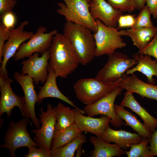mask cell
Instances as JSON below:
<instances>
[{"label":"cell","instance_id":"obj_28","mask_svg":"<svg viewBox=\"0 0 157 157\" xmlns=\"http://www.w3.org/2000/svg\"><path fill=\"white\" fill-rule=\"evenodd\" d=\"M150 138L143 137L140 142L132 145L129 151H125L128 157H153L147 145Z\"/></svg>","mask_w":157,"mask_h":157},{"label":"cell","instance_id":"obj_18","mask_svg":"<svg viewBox=\"0 0 157 157\" xmlns=\"http://www.w3.org/2000/svg\"><path fill=\"white\" fill-rule=\"evenodd\" d=\"M142 138L138 133H132L122 129L113 130L109 124L100 138L108 143L113 142L118 145L121 148L126 150L132 145L139 143Z\"/></svg>","mask_w":157,"mask_h":157},{"label":"cell","instance_id":"obj_3","mask_svg":"<svg viewBox=\"0 0 157 157\" xmlns=\"http://www.w3.org/2000/svg\"><path fill=\"white\" fill-rule=\"evenodd\" d=\"M122 78L109 83H103L95 78H82L76 82L73 88L77 99L84 104L90 105L120 87Z\"/></svg>","mask_w":157,"mask_h":157},{"label":"cell","instance_id":"obj_30","mask_svg":"<svg viewBox=\"0 0 157 157\" xmlns=\"http://www.w3.org/2000/svg\"><path fill=\"white\" fill-rule=\"evenodd\" d=\"M108 3L115 9L123 12L131 13L135 6L133 0H107Z\"/></svg>","mask_w":157,"mask_h":157},{"label":"cell","instance_id":"obj_10","mask_svg":"<svg viewBox=\"0 0 157 157\" xmlns=\"http://www.w3.org/2000/svg\"><path fill=\"white\" fill-rule=\"evenodd\" d=\"M123 89L119 87L113 91L94 103L86 105L83 110L84 114L93 117L98 115L107 116L111 119L110 123L115 127L125 124L122 119L118 118L114 110V102L117 96L120 95Z\"/></svg>","mask_w":157,"mask_h":157},{"label":"cell","instance_id":"obj_12","mask_svg":"<svg viewBox=\"0 0 157 157\" xmlns=\"http://www.w3.org/2000/svg\"><path fill=\"white\" fill-rule=\"evenodd\" d=\"M41 54L39 57V53H35L21 63L22 66L21 74L31 77L36 85L45 83L48 75L49 50Z\"/></svg>","mask_w":157,"mask_h":157},{"label":"cell","instance_id":"obj_11","mask_svg":"<svg viewBox=\"0 0 157 157\" xmlns=\"http://www.w3.org/2000/svg\"><path fill=\"white\" fill-rule=\"evenodd\" d=\"M28 24L27 20L22 22L16 28L10 30L8 39L4 44L2 49L1 57L3 58L0 68V74L8 76L6 65L9 60L13 56L18 48L22 43L29 40L33 35L32 31H24L25 27Z\"/></svg>","mask_w":157,"mask_h":157},{"label":"cell","instance_id":"obj_36","mask_svg":"<svg viewBox=\"0 0 157 157\" xmlns=\"http://www.w3.org/2000/svg\"><path fill=\"white\" fill-rule=\"evenodd\" d=\"M10 30L6 29L1 22L0 23V63L2 62L1 53L6 40L8 39Z\"/></svg>","mask_w":157,"mask_h":157},{"label":"cell","instance_id":"obj_5","mask_svg":"<svg viewBox=\"0 0 157 157\" xmlns=\"http://www.w3.org/2000/svg\"><path fill=\"white\" fill-rule=\"evenodd\" d=\"M96 20L97 30L93 34L96 44L95 57L108 55L126 46V43L121 37L125 36V30L118 31L117 28L107 26L100 20Z\"/></svg>","mask_w":157,"mask_h":157},{"label":"cell","instance_id":"obj_35","mask_svg":"<svg viewBox=\"0 0 157 157\" xmlns=\"http://www.w3.org/2000/svg\"><path fill=\"white\" fill-rule=\"evenodd\" d=\"M2 22L5 27L10 30L14 28L16 18L15 15L12 11L5 14L1 19Z\"/></svg>","mask_w":157,"mask_h":157},{"label":"cell","instance_id":"obj_16","mask_svg":"<svg viewBox=\"0 0 157 157\" xmlns=\"http://www.w3.org/2000/svg\"><path fill=\"white\" fill-rule=\"evenodd\" d=\"M75 123L82 132L93 134L97 137L101 138L107 126L109 124L111 119L109 117L101 115L99 118H93L83 115V110L75 108Z\"/></svg>","mask_w":157,"mask_h":157},{"label":"cell","instance_id":"obj_8","mask_svg":"<svg viewBox=\"0 0 157 157\" xmlns=\"http://www.w3.org/2000/svg\"><path fill=\"white\" fill-rule=\"evenodd\" d=\"M47 31L46 27H39L28 41L20 46L13 56L14 60L18 61L26 57L29 58L35 53L42 54L49 50L53 37L58 32L56 29L45 33Z\"/></svg>","mask_w":157,"mask_h":157},{"label":"cell","instance_id":"obj_23","mask_svg":"<svg viewBox=\"0 0 157 157\" xmlns=\"http://www.w3.org/2000/svg\"><path fill=\"white\" fill-rule=\"evenodd\" d=\"M114 110L117 117L125 121V125L129 126L143 137L151 138L152 133L136 117L121 105L114 104Z\"/></svg>","mask_w":157,"mask_h":157},{"label":"cell","instance_id":"obj_32","mask_svg":"<svg viewBox=\"0 0 157 157\" xmlns=\"http://www.w3.org/2000/svg\"><path fill=\"white\" fill-rule=\"evenodd\" d=\"M28 154L24 157H51V151L45 148L33 146L28 148Z\"/></svg>","mask_w":157,"mask_h":157},{"label":"cell","instance_id":"obj_14","mask_svg":"<svg viewBox=\"0 0 157 157\" xmlns=\"http://www.w3.org/2000/svg\"><path fill=\"white\" fill-rule=\"evenodd\" d=\"M13 76L21 86L24 92L25 102V117L31 119L35 127L39 129L40 123L35 111L37 94L34 89L32 78L27 75H22L18 72H15Z\"/></svg>","mask_w":157,"mask_h":157},{"label":"cell","instance_id":"obj_7","mask_svg":"<svg viewBox=\"0 0 157 157\" xmlns=\"http://www.w3.org/2000/svg\"><path fill=\"white\" fill-rule=\"evenodd\" d=\"M29 121V119L25 117L17 122H10L3 138L4 143L0 146L2 148L9 150L10 156L16 157V151L19 148L37 146L27 131V127Z\"/></svg>","mask_w":157,"mask_h":157},{"label":"cell","instance_id":"obj_4","mask_svg":"<svg viewBox=\"0 0 157 157\" xmlns=\"http://www.w3.org/2000/svg\"><path fill=\"white\" fill-rule=\"evenodd\" d=\"M64 3H58L59 7L57 13L65 17L66 21L81 25L91 30L94 33L97 30L96 20L92 17L89 5L87 0H61Z\"/></svg>","mask_w":157,"mask_h":157},{"label":"cell","instance_id":"obj_13","mask_svg":"<svg viewBox=\"0 0 157 157\" xmlns=\"http://www.w3.org/2000/svg\"><path fill=\"white\" fill-rule=\"evenodd\" d=\"M12 82L8 76L0 74V117L6 113L8 117H11L12 110L15 107H17L20 110L22 116L25 117L24 97L18 96L14 92L11 86Z\"/></svg>","mask_w":157,"mask_h":157},{"label":"cell","instance_id":"obj_22","mask_svg":"<svg viewBox=\"0 0 157 157\" xmlns=\"http://www.w3.org/2000/svg\"><path fill=\"white\" fill-rule=\"evenodd\" d=\"M89 140L94 147L90 153V157H119L125 154V151L117 144H110L93 136H90Z\"/></svg>","mask_w":157,"mask_h":157},{"label":"cell","instance_id":"obj_26","mask_svg":"<svg viewBox=\"0 0 157 157\" xmlns=\"http://www.w3.org/2000/svg\"><path fill=\"white\" fill-rule=\"evenodd\" d=\"M56 122L55 129L64 130L75 124V111L59 103L55 107Z\"/></svg>","mask_w":157,"mask_h":157},{"label":"cell","instance_id":"obj_1","mask_svg":"<svg viewBox=\"0 0 157 157\" xmlns=\"http://www.w3.org/2000/svg\"><path fill=\"white\" fill-rule=\"evenodd\" d=\"M49 50V65L57 77L66 78L80 64L69 40L63 34L57 33L53 37Z\"/></svg>","mask_w":157,"mask_h":157},{"label":"cell","instance_id":"obj_24","mask_svg":"<svg viewBox=\"0 0 157 157\" xmlns=\"http://www.w3.org/2000/svg\"><path fill=\"white\" fill-rule=\"evenodd\" d=\"M125 36H129L133 45L140 50L152 40L157 33V27H141L125 30Z\"/></svg>","mask_w":157,"mask_h":157},{"label":"cell","instance_id":"obj_20","mask_svg":"<svg viewBox=\"0 0 157 157\" xmlns=\"http://www.w3.org/2000/svg\"><path fill=\"white\" fill-rule=\"evenodd\" d=\"M120 104L128 108L138 115L143 121V124L152 133L157 128V118L151 115L138 103L133 93L126 91Z\"/></svg>","mask_w":157,"mask_h":157},{"label":"cell","instance_id":"obj_25","mask_svg":"<svg viewBox=\"0 0 157 157\" xmlns=\"http://www.w3.org/2000/svg\"><path fill=\"white\" fill-rule=\"evenodd\" d=\"M82 133L75 123L64 130H58L55 129L52 139L51 150L71 142Z\"/></svg>","mask_w":157,"mask_h":157},{"label":"cell","instance_id":"obj_40","mask_svg":"<svg viewBox=\"0 0 157 157\" xmlns=\"http://www.w3.org/2000/svg\"><path fill=\"white\" fill-rule=\"evenodd\" d=\"M87 0V1H88V3H89L90 2L91 0Z\"/></svg>","mask_w":157,"mask_h":157},{"label":"cell","instance_id":"obj_31","mask_svg":"<svg viewBox=\"0 0 157 157\" xmlns=\"http://www.w3.org/2000/svg\"><path fill=\"white\" fill-rule=\"evenodd\" d=\"M137 53L152 56L157 60V33L151 42Z\"/></svg>","mask_w":157,"mask_h":157},{"label":"cell","instance_id":"obj_17","mask_svg":"<svg viewBox=\"0 0 157 157\" xmlns=\"http://www.w3.org/2000/svg\"><path fill=\"white\" fill-rule=\"evenodd\" d=\"M120 86L123 89L137 93L142 98L157 100V85L146 83L134 74L129 76L125 75L121 81Z\"/></svg>","mask_w":157,"mask_h":157},{"label":"cell","instance_id":"obj_37","mask_svg":"<svg viewBox=\"0 0 157 157\" xmlns=\"http://www.w3.org/2000/svg\"><path fill=\"white\" fill-rule=\"evenodd\" d=\"M150 146L148 147L153 156H157V128L152 133L150 141Z\"/></svg>","mask_w":157,"mask_h":157},{"label":"cell","instance_id":"obj_27","mask_svg":"<svg viewBox=\"0 0 157 157\" xmlns=\"http://www.w3.org/2000/svg\"><path fill=\"white\" fill-rule=\"evenodd\" d=\"M87 138L81 133L71 142L51 150V157H73L74 153L78 147L87 142Z\"/></svg>","mask_w":157,"mask_h":157},{"label":"cell","instance_id":"obj_34","mask_svg":"<svg viewBox=\"0 0 157 157\" xmlns=\"http://www.w3.org/2000/svg\"><path fill=\"white\" fill-rule=\"evenodd\" d=\"M17 3L16 0H0V19L6 13L12 12Z\"/></svg>","mask_w":157,"mask_h":157},{"label":"cell","instance_id":"obj_19","mask_svg":"<svg viewBox=\"0 0 157 157\" xmlns=\"http://www.w3.org/2000/svg\"><path fill=\"white\" fill-rule=\"evenodd\" d=\"M48 75L44 86L37 94V102L40 104L46 98L53 97L58 99L69 104L75 108L80 109L74 102L65 96L60 91L57 85L56 79L57 76L53 69L48 66Z\"/></svg>","mask_w":157,"mask_h":157},{"label":"cell","instance_id":"obj_29","mask_svg":"<svg viewBox=\"0 0 157 157\" xmlns=\"http://www.w3.org/2000/svg\"><path fill=\"white\" fill-rule=\"evenodd\" d=\"M150 13L147 6H145L135 17V22L133 27L136 28L141 27H153L155 26L150 18Z\"/></svg>","mask_w":157,"mask_h":157},{"label":"cell","instance_id":"obj_2","mask_svg":"<svg viewBox=\"0 0 157 157\" xmlns=\"http://www.w3.org/2000/svg\"><path fill=\"white\" fill-rule=\"evenodd\" d=\"M92 31L72 22L66 21L63 34L69 40L80 64L85 66L95 57L96 44Z\"/></svg>","mask_w":157,"mask_h":157},{"label":"cell","instance_id":"obj_38","mask_svg":"<svg viewBox=\"0 0 157 157\" xmlns=\"http://www.w3.org/2000/svg\"><path fill=\"white\" fill-rule=\"evenodd\" d=\"M146 3L154 18L157 19V0H146Z\"/></svg>","mask_w":157,"mask_h":157},{"label":"cell","instance_id":"obj_15","mask_svg":"<svg viewBox=\"0 0 157 157\" xmlns=\"http://www.w3.org/2000/svg\"><path fill=\"white\" fill-rule=\"evenodd\" d=\"M89 5L90 13L94 19L100 20L107 26L117 27L122 12L115 9L105 0H91Z\"/></svg>","mask_w":157,"mask_h":157},{"label":"cell","instance_id":"obj_6","mask_svg":"<svg viewBox=\"0 0 157 157\" xmlns=\"http://www.w3.org/2000/svg\"><path fill=\"white\" fill-rule=\"evenodd\" d=\"M138 60L126 54L115 52L108 55V60L95 77L103 83L115 82L125 76L126 71L136 65Z\"/></svg>","mask_w":157,"mask_h":157},{"label":"cell","instance_id":"obj_33","mask_svg":"<svg viewBox=\"0 0 157 157\" xmlns=\"http://www.w3.org/2000/svg\"><path fill=\"white\" fill-rule=\"evenodd\" d=\"M135 16L131 14L122 15L118 22V28L131 27L132 28L135 22Z\"/></svg>","mask_w":157,"mask_h":157},{"label":"cell","instance_id":"obj_39","mask_svg":"<svg viewBox=\"0 0 157 157\" xmlns=\"http://www.w3.org/2000/svg\"><path fill=\"white\" fill-rule=\"evenodd\" d=\"M134 3L135 9L140 10L145 6L146 0H133Z\"/></svg>","mask_w":157,"mask_h":157},{"label":"cell","instance_id":"obj_21","mask_svg":"<svg viewBox=\"0 0 157 157\" xmlns=\"http://www.w3.org/2000/svg\"><path fill=\"white\" fill-rule=\"evenodd\" d=\"M132 57L138 62L134 67L128 69L125 75L132 74L136 72H141L147 77L148 83L154 85L155 81L153 77H157V60H153L149 56L137 53L133 54Z\"/></svg>","mask_w":157,"mask_h":157},{"label":"cell","instance_id":"obj_9","mask_svg":"<svg viewBox=\"0 0 157 157\" xmlns=\"http://www.w3.org/2000/svg\"><path fill=\"white\" fill-rule=\"evenodd\" d=\"M40 110L41 113L38 115L40 117L39 120L42 126L40 128L32 130L31 132L35 135L33 140L37 144V147L51 151L52 139L56 122L55 108L49 104L46 112L44 111L42 108Z\"/></svg>","mask_w":157,"mask_h":157}]
</instances>
